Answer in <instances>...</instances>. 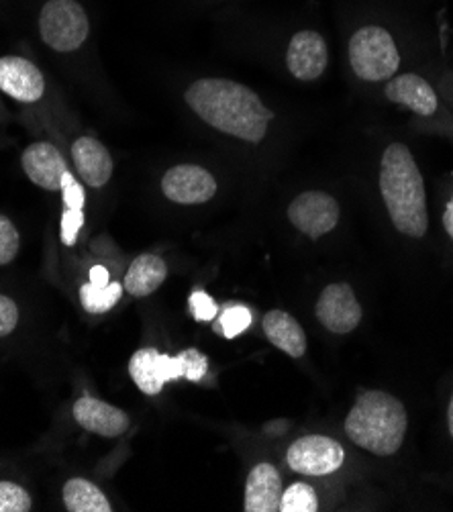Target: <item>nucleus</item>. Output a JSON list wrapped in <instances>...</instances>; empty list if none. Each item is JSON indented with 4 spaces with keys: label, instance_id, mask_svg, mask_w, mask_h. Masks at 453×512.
<instances>
[{
    "label": "nucleus",
    "instance_id": "18",
    "mask_svg": "<svg viewBox=\"0 0 453 512\" xmlns=\"http://www.w3.org/2000/svg\"><path fill=\"white\" fill-rule=\"evenodd\" d=\"M264 333L268 337V341L278 347L280 351H284L286 355L298 357L305 355L307 351V335L302 331V327L298 325V321L294 317H290L284 311H270L264 317Z\"/></svg>",
    "mask_w": 453,
    "mask_h": 512
},
{
    "label": "nucleus",
    "instance_id": "5",
    "mask_svg": "<svg viewBox=\"0 0 453 512\" xmlns=\"http://www.w3.org/2000/svg\"><path fill=\"white\" fill-rule=\"evenodd\" d=\"M349 66L364 82H388L400 68V51L392 33L380 25H364L349 39Z\"/></svg>",
    "mask_w": 453,
    "mask_h": 512
},
{
    "label": "nucleus",
    "instance_id": "31",
    "mask_svg": "<svg viewBox=\"0 0 453 512\" xmlns=\"http://www.w3.org/2000/svg\"><path fill=\"white\" fill-rule=\"evenodd\" d=\"M443 227L447 231V235L453 239V198L447 202L445 213H443Z\"/></svg>",
    "mask_w": 453,
    "mask_h": 512
},
{
    "label": "nucleus",
    "instance_id": "4",
    "mask_svg": "<svg viewBox=\"0 0 453 512\" xmlns=\"http://www.w3.org/2000/svg\"><path fill=\"white\" fill-rule=\"evenodd\" d=\"M37 33L56 54H76L92 35V21L80 0H43L37 11Z\"/></svg>",
    "mask_w": 453,
    "mask_h": 512
},
{
    "label": "nucleus",
    "instance_id": "24",
    "mask_svg": "<svg viewBox=\"0 0 453 512\" xmlns=\"http://www.w3.org/2000/svg\"><path fill=\"white\" fill-rule=\"evenodd\" d=\"M21 247V235L15 227V223L0 213V266L11 264Z\"/></svg>",
    "mask_w": 453,
    "mask_h": 512
},
{
    "label": "nucleus",
    "instance_id": "15",
    "mask_svg": "<svg viewBox=\"0 0 453 512\" xmlns=\"http://www.w3.org/2000/svg\"><path fill=\"white\" fill-rule=\"evenodd\" d=\"M74 419L80 427L100 437H121L129 431V417L121 408L98 400L94 396H82L74 402Z\"/></svg>",
    "mask_w": 453,
    "mask_h": 512
},
{
    "label": "nucleus",
    "instance_id": "22",
    "mask_svg": "<svg viewBox=\"0 0 453 512\" xmlns=\"http://www.w3.org/2000/svg\"><path fill=\"white\" fill-rule=\"evenodd\" d=\"M280 510L282 512H317L319 498H317L313 486H309L305 482H296L288 490L282 492Z\"/></svg>",
    "mask_w": 453,
    "mask_h": 512
},
{
    "label": "nucleus",
    "instance_id": "7",
    "mask_svg": "<svg viewBox=\"0 0 453 512\" xmlns=\"http://www.w3.org/2000/svg\"><path fill=\"white\" fill-rule=\"evenodd\" d=\"M341 209L337 198L323 190H307L298 194L288 207V221L311 239H319L333 231L339 223Z\"/></svg>",
    "mask_w": 453,
    "mask_h": 512
},
{
    "label": "nucleus",
    "instance_id": "13",
    "mask_svg": "<svg viewBox=\"0 0 453 512\" xmlns=\"http://www.w3.org/2000/svg\"><path fill=\"white\" fill-rule=\"evenodd\" d=\"M47 82L43 72L23 56L0 58V92L21 102V105H37L43 100Z\"/></svg>",
    "mask_w": 453,
    "mask_h": 512
},
{
    "label": "nucleus",
    "instance_id": "1",
    "mask_svg": "<svg viewBox=\"0 0 453 512\" xmlns=\"http://www.w3.org/2000/svg\"><path fill=\"white\" fill-rule=\"evenodd\" d=\"M184 100L200 121L251 145L266 139L276 117L258 92L229 78H198L186 88Z\"/></svg>",
    "mask_w": 453,
    "mask_h": 512
},
{
    "label": "nucleus",
    "instance_id": "12",
    "mask_svg": "<svg viewBox=\"0 0 453 512\" xmlns=\"http://www.w3.org/2000/svg\"><path fill=\"white\" fill-rule=\"evenodd\" d=\"M129 374L143 394L156 396L164 390L168 382L182 378V366L178 355L172 357L168 353H160L154 347H147L139 349L131 357Z\"/></svg>",
    "mask_w": 453,
    "mask_h": 512
},
{
    "label": "nucleus",
    "instance_id": "10",
    "mask_svg": "<svg viewBox=\"0 0 453 512\" xmlns=\"http://www.w3.org/2000/svg\"><path fill=\"white\" fill-rule=\"evenodd\" d=\"M329 62L327 41L319 31L302 29L292 35L286 49V68L300 82H315Z\"/></svg>",
    "mask_w": 453,
    "mask_h": 512
},
{
    "label": "nucleus",
    "instance_id": "29",
    "mask_svg": "<svg viewBox=\"0 0 453 512\" xmlns=\"http://www.w3.org/2000/svg\"><path fill=\"white\" fill-rule=\"evenodd\" d=\"M84 225V213L82 211H66L62 219V241L66 245H74L80 227Z\"/></svg>",
    "mask_w": 453,
    "mask_h": 512
},
{
    "label": "nucleus",
    "instance_id": "23",
    "mask_svg": "<svg viewBox=\"0 0 453 512\" xmlns=\"http://www.w3.org/2000/svg\"><path fill=\"white\" fill-rule=\"evenodd\" d=\"M33 500L29 492L15 482H0V512H29Z\"/></svg>",
    "mask_w": 453,
    "mask_h": 512
},
{
    "label": "nucleus",
    "instance_id": "28",
    "mask_svg": "<svg viewBox=\"0 0 453 512\" xmlns=\"http://www.w3.org/2000/svg\"><path fill=\"white\" fill-rule=\"evenodd\" d=\"M19 325V309L13 298L0 294V339L11 335Z\"/></svg>",
    "mask_w": 453,
    "mask_h": 512
},
{
    "label": "nucleus",
    "instance_id": "27",
    "mask_svg": "<svg viewBox=\"0 0 453 512\" xmlns=\"http://www.w3.org/2000/svg\"><path fill=\"white\" fill-rule=\"evenodd\" d=\"M190 311L196 321L207 323V321L215 319V315L219 313V306L207 292L196 290L190 294Z\"/></svg>",
    "mask_w": 453,
    "mask_h": 512
},
{
    "label": "nucleus",
    "instance_id": "32",
    "mask_svg": "<svg viewBox=\"0 0 453 512\" xmlns=\"http://www.w3.org/2000/svg\"><path fill=\"white\" fill-rule=\"evenodd\" d=\"M447 425H449V433L453 437V396L449 400V408H447Z\"/></svg>",
    "mask_w": 453,
    "mask_h": 512
},
{
    "label": "nucleus",
    "instance_id": "25",
    "mask_svg": "<svg viewBox=\"0 0 453 512\" xmlns=\"http://www.w3.org/2000/svg\"><path fill=\"white\" fill-rule=\"evenodd\" d=\"M249 325H251V313L241 304L229 306V309L221 313V319H219V327L227 339L239 337L243 331L249 329Z\"/></svg>",
    "mask_w": 453,
    "mask_h": 512
},
{
    "label": "nucleus",
    "instance_id": "17",
    "mask_svg": "<svg viewBox=\"0 0 453 512\" xmlns=\"http://www.w3.org/2000/svg\"><path fill=\"white\" fill-rule=\"evenodd\" d=\"M282 478L272 464H258L247 476L245 512H276L282 500Z\"/></svg>",
    "mask_w": 453,
    "mask_h": 512
},
{
    "label": "nucleus",
    "instance_id": "8",
    "mask_svg": "<svg viewBox=\"0 0 453 512\" xmlns=\"http://www.w3.org/2000/svg\"><path fill=\"white\" fill-rule=\"evenodd\" d=\"M345 451L341 443L323 435H309L294 441L286 453L292 472L302 476H327L343 466Z\"/></svg>",
    "mask_w": 453,
    "mask_h": 512
},
{
    "label": "nucleus",
    "instance_id": "20",
    "mask_svg": "<svg viewBox=\"0 0 453 512\" xmlns=\"http://www.w3.org/2000/svg\"><path fill=\"white\" fill-rule=\"evenodd\" d=\"M64 504L70 512H111L113 504L98 486L84 478H72L64 486Z\"/></svg>",
    "mask_w": 453,
    "mask_h": 512
},
{
    "label": "nucleus",
    "instance_id": "9",
    "mask_svg": "<svg viewBox=\"0 0 453 512\" xmlns=\"http://www.w3.org/2000/svg\"><path fill=\"white\" fill-rule=\"evenodd\" d=\"M215 176L196 164H180L162 176V192L168 200L184 207L205 204L217 194Z\"/></svg>",
    "mask_w": 453,
    "mask_h": 512
},
{
    "label": "nucleus",
    "instance_id": "6",
    "mask_svg": "<svg viewBox=\"0 0 453 512\" xmlns=\"http://www.w3.org/2000/svg\"><path fill=\"white\" fill-rule=\"evenodd\" d=\"M21 168L25 176L47 192H64L76 180L70 172L64 153L49 141H35L23 149Z\"/></svg>",
    "mask_w": 453,
    "mask_h": 512
},
{
    "label": "nucleus",
    "instance_id": "26",
    "mask_svg": "<svg viewBox=\"0 0 453 512\" xmlns=\"http://www.w3.org/2000/svg\"><path fill=\"white\" fill-rule=\"evenodd\" d=\"M178 360L182 366V378L190 382H200L209 372V360L207 355L200 353L198 349H186L178 353Z\"/></svg>",
    "mask_w": 453,
    "mask_h": 512
},
{
    "label": "nucleus",
    "instance_id": "11",
    "mask_svg": "<svg viewBox=\"0 0 453 512\" xmlns=\"http://www.w3.org/2000/svg\"><path fill=\"white\" fill-rule=\"evenodd\" d=\"M317 319L331 333L345 335L362 321V306L349 284H329L317 300Z\"/></svg>",
    "mask_w": 453,
    "mask_h": 512
},
{
    "label": "nucleus",
    "instance_id": "19",
    "mask_svg": "<svg viewBox=\"0 0 453 512\" xmlns=\"http://www.w3.org/2000/svg\"><path fill=\"white\" fill-rule=\"evenodd\" d=\"M168 276V266L162 258L154 253H143L139 258H135L125 274L123 288L131 296H149L154 294L166 280Z\"/></svg>",
    "mask_w": 453,
    "mask_h": 512
},
{
    "label": "nucleus",
    "instance_id": "16",
    "mask_svg": "<svg viewBox=\"0 0 453 512\" xmlns=\"http://www.w3.org/2000/svg\"><path fill=\"white\" fill-rule=\"evenodd\" d=\"M384 94L390 102L407 107L419 117H431L437 113L439 98L433 86L419 74H400L388 80Z\"/></svg>",
    "mask_w": 453,
    "mask_h": 512
},
{
    "label": "nucleus",
    "instance_id": "21",
    "mask_svg": "<svg viewBox=\"0 0 453 512\" xmlns=\"http://www.w3.org/2000/svg\"><path fill=\"white\" fill-rule=\"evenodd\" d=\"M123 286L119 282L107 286H94L92 282L80 288V302L84 311L90 315H105L121 300Z\"/></svg>",
    "mask_w": 453,
    "mask_h": 512
},
{
    "label": "nucleus",
    "instance_id": "3",
    "mask_svg": "<svg viewBox=\"0 0 453 512\" xmlns=\"http://www.w3.org/2000/svg\"><path fill=\"white\" fill-rule=\"evenodd\" d=\"M409 427L407 408L382 390L364 392L345 419V433L358 447L388 457L405 441Z\"/></svg>",
    "mask_w": 453,
    "mask_h": 512
},
{
    "label": "nucleus",
    "instance_id": "2",
    "mask_svg": "<svg viewBox=\"0 0 453 512\" xmlns=\"http://www.w3.org/2000/svg\"><path fill=\"white\" fill-rule=\"evenodd\" d=\"M380 194L396 231L421 239L429 229L423 174L405 143H390L380 162Z\"/></svg>",
    "mask_w": 453,
    "mask_h": 512
},
{
    "label": "nucleus",
    "instance_id": "14",
    "mask_svg": "<svg viewBox=\"0 0 453 512\" xmlns=\"http://www.w3.org/2000/svg\"><path fill=\"white\" fill-rule=\"evenodd\" d=\"M70 158L80 180L90 188H103L111 182L115 162L103 141L92 135H80L70 145Z\"/></svg>",
    "mask_w": 453,
    "mask_h": 512
},
{
    "label": "nucleus",
    "instance_id": "30",
    "mask_svg": "<svg viewBox=\"0 0 453 512\" xmlns=\"http://www.w3.org/2000/svg\"><path fill=\"white\" fill-rule=\"evenodd\" d=\"M109 280H111V278H109L107 268H103V266H94V268L90 270V282H92L94 286H107V284H111Z\"/></svg>",
    "mask_w": 453,
    "mask_h": 512
}]
</instances>
